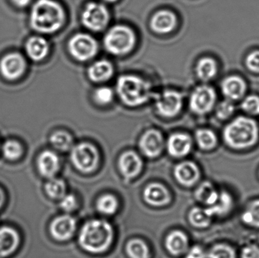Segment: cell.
Returning <instances> with one entry per match:
<instances>
[{"label":"cell","instance_id":"obj_1","mask_svg":"<svg viewBox=\"0 0 259 258\" xmlns=\"http://www.w3.org/2000/svg\"><path fill=\"white\" fill-rule=\"evenodd\" d=\"M113 238V228L109 223L103 220H93L82 227L79 244L88 252L100 254L109 249Z\"/></svg>","mask_w":259,"mask_h":258},{"label":"cell","instance_id":"obj_2","mask_svg":"<svg viewBox=\"0 0 259 258\" xmlns=\"http://www.w3.org/2000/svg\"><path fill=\"white\" fill-rule=\"evenodd\" d=\"M64 21L63 9L53 0H38L32 8L30 25L39 33H55L61 28Z\"/></svg>","mask_w":259,"mask_h":258},{"label":"cell","instance_id":"obj_3","mask_svg":"<svg viewBox=\"0 0 259 258\" xmlns=\"http://www.w3.org/2000/svg\"><path fill=\"white\" fill-rule=\"evenodd\" d=\"M117 92L121 101L130 107H137L152 96L150 84L135 75H123L117 82Z\"/></svg>","mask_w":259,"mask_h":258},{"label":"cell","instance_id":"obj_4","mask_svg":"<svg viewBox=\"0 0 259 258\" xmlns=\"http://www.w3.org/2000/svg\"><path fill=\"white\" fill-rule=\"evenodd\" d=\"M256 123L250 118L240 117L225 129L224 136L231 148L243 149L252 146L258 139Z\"/></svg>","mask_w":259,"mask_h":258},{"label":"cell","instance_id":"obj_5","mask_svg":"<svg viewBox=\"0 0 259 258\" xmlns=\"http://www.w3.org/2000/svg\"><path fill=\"white\" fill-rule=\"evenodd\" d=\"M135 34L128 27L117 25L109 30L104 38L106 50L115 56H123L135 45Z\"/></svg>","mask_w":259,"mask_h":258},{"label":"cell","instance_id":"obj_6","mask_svg":"<svg viewBox=\"0 0 259 258\" xmlns=\"http://www.w3.org/2000/svg\"><path fill=\"white\" fill-rule=\"evenodd\" d=\"M71 160L80 172L91 174L98 167L100 156L94 145L89 142H82L71 148Z\"/></svg>","mask_w":259,"mask_h":258},{"label":"cell","instance_id":"obj_7","mask_svg":"<svg viewBox=\"0 0 259 258\" xmlns=\"http://www.w3.org/2000/svg\"><path fill=\"white\" fill-rule=\"evenodd\" d=\"M68 50L74 59L86 62L97 55L98 45L96 39L90 35L77 33L70 39Z\"/></svg>","mask_w":259,"mask_h":258},{"label":"cell","instance_id":"obj_8","mask_svg":"<svg viewBox=\"0 0 259 258\" xmlns=\"http://www.w3.org/2000/svg\"><path fill=\"white\" fill-rule=\"evenodd\" d=\"M109 14L106 6L97 3H90L82 12L83 25L93 31H100L108 24Z\"/></svg>","mask_w":259,"mask_h":258},{"label":"cell","instance_id":"obj_9","mask_svg":"<svg viewBox=\"0 0 259 258\" xmlns=\"http://www.w3.org/2000/svg\"><path fill=\"white\" fill-rule=\"evenodd\" d=\"M155 99L157 112L164 118H173L182 109L183 95L178 91L166 89L155 95Z\"/></svg>","mask_w":259,"mask_h":258},{"label":"cell","instance_id":"obj_10","mask_svg":"<svg viewBox=\"0 0 259 258\" xmlns=\"http://www.w3.org/2000/svg\"><path fill=\"white\" fill-rule=\"evenodd\" d=\"M215 99V92L211 86H198L190 96V109L198 115L208 113L214 106Z\"/></svg>","mask_w":259,"mask_h":258},{"label":"cell","instance_id":"obj_11","mask_svg":"<svg viewBox=\"0 0 259 258\" xmlns=\"http://www.w3.org/2000/svg\"><path fill=\"white\" fill-rule=\"evenodd\" d=\"M26 62L21 55L9 53L0 62V71L5 78L9 80H16L25 71Z\"/></svg>","mask_w":259,"mask_h":258},{"label":"cell","instance_id":"obj_12","mask_svg":"<svg viewBox=\"0 0 259 258\" xmlns=\"http://www.w3.org/2000/svg\"><path fill=\"white\" fill-rule=\"evenodd\" d=\"M164 145V138L161 133L156 130H149L145 132L139 143L143 154L149 159L160 156Z\"/></svg>","mask_w":259,"mask_h":258},{"label":"cell","instance_id":"obj_13","mask_svg":"<svg viewBox=\"0 0 259 258\" xmlns=\"http://www.w3.org/2000/svg\"><path fill=\"white\" fill-rule=\"evenodd\" d=\"M76 221L70 215L58 217L50 224V233L58 241L71 239L76 230Z\"/></svg>","mask_w":259,"mask_h":258},{"label":"cell","instance_id":"obj_14","mask_svg":"<svg viewBox=\"0 0 259 258\" xmlns=\"http://www.w3.org/2000/svg\"><path fill=\"white\" fill-rule=\"evenodd\" d=\"M118 166L122 175L127 180H131L141 172L143 162L137 153L127 151L121 154Z\"/></svg>","mask_w":259,"mask_h":258},{"label":"cell","instance_id":"obj_15","mask_svg":"<svg viewBox=\"0 0 259 258\" xmlns=\"http://www.w3.org/2000/svg\"><path fill=\"white\" fill-rule=\"evenodd\" d=\"M175 176L178 183L183 186H192L199 180L200 173L194 163L184 162L175 167Z\"/></svg>","mask_w":259,"mask_h":258},{"label":"cell","instance_id":"obj_16","mask_svg":"<svg viewBox=\"0 0 259 258\" xmlns=\"http://www.w3.org/2000/svg\"><path fill=\"white\" fill-rule=\"evenodd\" d=\"M143 197L148 204L155 207L166 205L170 201V195L167 188L159 183H152L146 186Z\"/></svg>","mask_w":259,"mask_h":258},{"label":"cell","instance_id":"obj_17","mask_svg":"<svg viewBox=\"0 0 259 258\" xmlns=\"http://www.w3.org/2000/svg\"><path fill=\"white\" fill-rule=\"evenodd\" d=\"M37 168L42 177L53 178L60 168L59 156L49 150L42 151L37 159Z\"/></svg>","mask_w":259,"mask_h":258},{"label":"cell","instance_id":"obj_18","mask_svg":"<svg viewBox=\"0 0 259 258\" xmlns=\"http://www.w3.org/2000/svg\"><path fill=\"white\" fill-rule=\"evenodd\" d=\"M192 148L190 136L184 133H174L167 141V150L170 156L181 158L187 156Z\"/></svg>","mask_w":259,"mask_h":258},{"label":"cell","instance_id":"obj_19","mask_svg":"<svg viewBox=\"0 0 259 258\" xmlns=\"http://www.w3.org/2000/svg\"><path fill=\"white\" fill-rule=\"evenodd\" d=\"M177 24V18L173 12L168 10H161L156 12L151 20L150 25L155 33L164 34L170 33Z\"/></svg>","mask_w":259,"mask_h":258},{"label":"cell","instance_id":"obj_20","mask_svg":"<svg viewBox=\"0 0 259 258\" xmlns=\"http://www.w3.org/2000/svg\"><path fill=\"white\" fill-rule=\"evenodd\" d=\"M19 235L11 227L0 228V258H5L14 253L19 245Z\"/></svg>","mask_w":259,"mask_h":258},{"label":"cell","instance_id":"obj_21","mask_svg":"<svg viewBox=\"0 0 259 258\" xmlns=\"http://www.w3.org/2000/svg\"><path fill=\"white\" fill-rule=\"evenodd\" d=\"M25 49L30 59L39 62L47 57L50 51V45L44 38L32 36L26 42Z\"/></svg>","mask_w":259,"mask_h":258},{"label":"cell","instance_id":"obj_22","mask_svg":"<svg viewBox=\"0 0 259 258\" xmlns=\"http://www.w3.org/2000/svg\"><path fill=\"white\" fill-rule=\"evenodd\" d=\"M222 86L224 95L230 100L239 99L246 91L245 82L237 76H231L225 79Z\"/></svg>","mask_w":259,"mask_h":258},{"label":"cell","instance_id":"obj_23","mask_svg":"<svg viewBox=\"0 0 259 258\" xmlns=\"http://www.w3.org/2000/svg\"><path fill=\"white\" fill-rule=\"evenodd\" d=\"M188 238L181 231L172 232L167 236L165 240L167 251L175 256L185 253L188 248Z\"/></svg>","mask_w":259,"mask_h":258},{"label":"cell","instance_id":"obj_24","mask_svg":"<svg viewBox=\"0 0 259 258\" xmlns=\"http://www.w3.org/2000/svg\"><path fill=\"white\" fill-rule=\"evenodd\" d=\"M113 67L110 62L100 60L93 64L88 69V77L95 83L106 81L113 74Z\"/></svg>","mask_w":259,"mask_h":258},{"label":"cell","instance_id":"obj_25","mask_svg":"<svg viewBox=\"0 0 259 258\" xmlns=\"http://www.w3.org/2000/svg\"><path fill=\"white\" fill-rule=\"evenodd\" d=\"M233 200L231 195L228 192H222L219 194L217 201L212 205L208 206L205 211L211 218L212 216H223L231 210Z\"/></svg>","mask_w":259,"mask_h":258},{"label":"cell","instance_id":"obj_26","mask_svg":"<svg viewBox=\"0 0 259 258\" xmlns=\"http://www.w3.org/2000/svg\"><path fill=\"white\" fill-rule=\"evenodd\" d=\"M217 73V65L211 58L205 57L200 59L196 65V74L202 80H209Z\"/></svg>","mask_w":259,"mask_h":258},{"label":"cell","instance_id":"obj_27","mask_svg":"<svg viewBox=\"0 0 259 258\" xmlns=\"http://www.w3.org/2000/svg\"><path fill=\"white\" fill-rule=\"evenodd\" d=\"M219 195L212 184L208 182L201 184L196 192L197 200L208 206L212 205L217 201Z\"/></svg>","mask_w":259,"mask_h":258},{"label":"cell","instance_id":"obj_28","mask_svg":"<svg viewBox=\"0 0 259 258\" xmlns=\"http://www.w3.org/2000/svg\"><path fill=\"white\" fill-rule=\"evenodd\" d=\"M50 142L56 149L61 151H68L73 147L72 136L62 130L55 132L50 137Z\"/></svg>","mask_w":259,"mask_h":258},{"label":"cell","instance_id":"obj_29","mask_svg":"<svg viewBox=\"0 0 259 258\" xmlns=\"http://www.w3.org/2000/svg\"><path fill=\"white\" fill-rule=\"evenodd\" d=\"M118 202L114 195H103L99 198L97 203V209L100 213L105 215H112L118 210Z\"/></svg>","mask_w":259,"mask_h":258},{"label":"cell","instance_id":"obj_30","mask_svg":"<svg viewBox=\"0 0 259 258\" xmlns=\"http://www.w3.org/2000/svg\"><path fill=\"white\" fill-rule=\"evenodd\" d=\"M127 254L131 258H149L148 245L141 239H132L126 247Z\"/></svg>","mask_w":259,"mask_h":258},{"label":"cell","instance_id":"obj_31","mask_svg":"<svg viewBox=\"0 0 259 258\" xmlns=\"http://www.w3.org/2000/svg\"><path fill=\"white\" fill-rule=\"evenodd\" d=\"M47 195L53 199H62L66 195V185L60 179L51 178L45 186Z\"/></svg>","mask_w":259,"mask_h":258},{"label":"cell","instance_id":"obj_32","mask_svg":"<svg viewBox=\"0 0 259 258\" xmlns=\"http://www.w3.org/2000/svg\"><path fill=\"white\" fill-rule=\"evenodd\" d=\"M211 217L207 214L205 209L194 208L189 214V220L193 227L197 228H205L211 222Z\"/></svg>","mask_w":259,"mask_h":258},{"label":"cell","instance_id":"obj_33","mask_svg":"<svg viewBox=\"0 0 259 258\" xmlns=\"http://www.w3.org/2000/svg\"><path fill=\"white\" fill-rule=\"evenodd\" d=\"M196 139L198 145L202 149L209 150L214 148L217 143V138L211 130L202 129L196 133Z\"/></svg>","mask_w":259,"mask_h":258},{"label":"cell","instance_id":"obj_34","mask_svg":"<svg viewBox=\"0 0 259 258\" xmlns=\"http://www.w3.org/2000/svg\"><path fill=\"white\" fill-rule=\"evenodd\" d=\"M242 218L245 224L259 228V200L249 204Z\"/></svg>","mask_w":259,"mask_h":258},{"label":"cell","instance_id":"obj_35","mask_svg":"<svg viewBox=\"0 0 259 258\" xmlns=\"http://www.w3.org/2000/svg\"><path fill=\"white\" fill-rule=\"evenodd\" d=\"M3 153L5 158L8 160L15 161L22 156V146L19 142H16V141H7L3 145Z\"/></svg>","mask_w":259,"mask_h":258},{"label":"cell","instance_id":"obj_36","mask_svg":"<svg viewBox=\"0 0 259 258\" xmlns=\"http://www.w3.org/2000/svg\"><path fill=\"white\" fill-rule=\"evenodd\" d=\"M208 258H236L234 250L228 245H218L208 252Z\"/></svg>","mask_w":259,"mask_h":258},{"label":"cell","instance_id":"obj_37","mask_svg":"<svg viewBox=\"0 0 259 258\" xmlns=\"http://www.w3.org/2000/svg\"><path fill=\"white\" fill-rule=\"evenodd\" d=\"M114 93L112 89L106 86L99 88L95 91L94 98L97 102L101 105H107L113 99Z\"/></svg>","mask_w":259,"mask_h":258},{"label":"cell","instance_id":"obj_38","mask_svg":"<svg viewBox=\"0 0 259 258\" xmlns=\"http://www.w3.org/2000/svg\"><path fill=\"white\" fill-rule=\"evenodd\" d=\"M242 109L251 115H259V98L256 95L246 97L241 105Z\"/></svg>","mask_w":259,"mask_h":258},{"label":"cell","instance_id":"obj_39","mask_svg":"<svg viewBox=\"0 0 259 258\" xmlns=\"http://www.w3.org/2000/svg\"><path fill=\"white\" fill-rule=\"evenodd\" d=\"M234 112V106L230 101H224L217 108V115L221 119L229 118Z\"/></svg>","mask_w":259,"mask_h":258},{"label":"cell","instance_id":"obj_40","mask_svg":"<svg viewBox=\"0 0 259 258\" xmlns=\"http://www.w3.org/2000/svg\"><path fill=\"white\" fill-rule=\"evenodd\" d=\"M60 206L65 212H73V211L75 210L77 206V198L72 194L65 195L61 199Z\"/></svg>","mask_w":259,"mask_h":258},{"label":"cell","instance_id":"obj_41","mask_svg":"<svg viewBox=\"0 0 259 258\" xmlns=\"http://www.w3.org/2000/svg\"><path fill=\"white\" fill-rule=\"evenodd\" d=\"M246 65L254 72L259 73V51H254L248 56Z\"/></svg>","mask_w":259,"mask_h":258},{"label":"cell","instance_id":"obj_42","mask_svg":"<svg viewBox=\"0 0 259 258\" xmlns=\"http://www.w3.org/2000/svg\"><path fill=\"white\" fill-rule=\"evenodd\" d=\"M241 258H259V248L255 245H249L243 248Z\"/></svg>","mask_w":259,"mask_h":258},{"label":"cell","instance_id":"obj_43","mask_svg":"<svg viewBox=\"0 0 259 258\" xmlns=\"http://www.w3.org/2000/svg\"><path fill=\"white\" fill-rule=\"evenodd\" d=\"M186 258H206V254L200 247L195 246L187 252Z\"/></svg>","mask_w":259,"mask_h":258},{"label":"cell","instance_id":"obj_44","mask_svg":"<svg viewBox=\"0 0 259 258\" xmlns=\"http://www.w3.org/2000/svg\"><path fill=\"white\" fill-rule=\"evenodd\" d=\"M12 1L18 7H25L30 3V0H12Z\"/></svg>","mask_w":259,"mask_h":258},{"label":"cell","instance_id":"obj_45","mask_svg":"<svg viewBox=\"0 0 259 258\" xmlns=\"http://www.w3.org/2000/svg\"><path fill=\"white\" fill-rule=\"evenodd\" d=\"M5 201V195L3 191L0 189V208L3 205V203H4Z\"/></svg>","mask_w":259,"mask_h":258},{"label":"cell","instance_id":"obj_46","mask_svg":"<svg viewBox=\"0 0 259 258\" xmlns=\"http://www.w3.org/2000/svg\"><path fill=\"white\" fill-rule=\"evenodd\" d=\"M105 1L109 2V3H114V2L117 1V0H105Z\"/></svg>","mask_w":259,"mask_h":258}]
</instances>
